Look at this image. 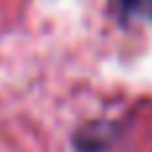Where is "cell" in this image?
<instances>
[{
  "instance_id": "6da1fadb",
  "label": "cell",
  "mask_w": 152,
  "mask_h": 152,
  "mask_svg": "<svg viewBox=\"0 0 152 152\" xmlns=\"http://www.w3.org/2000/svg\"><path fill=\"white\" fill-rule=\"evenodd\" d=\"M123 19H152V0H112Z\"/></svg>"
}]
</instances>
